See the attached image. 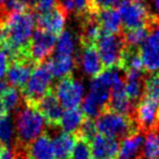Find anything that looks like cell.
I'll use <instances>...</instances> for the list:
<instances>
[{
    "mask_svg": "<svg viewBox=\"0 0 159 159\" xmlns=\"http://www.w3.org/2000/svg\"><path fill=\"white\" fill-rule=\"evenodd\" d=\"M118 11L121 16L122 26L125 31L156 26V21L148 12L143 0H123Z\"/></svg>",
    "mask_w": 159,
    "mask_h": 159,
    "instance_id": "cell-4",
    "label": "cell"
},
{
    "mask_svg": "<svg viewBox=\"0 0 159 159\" xmlns=\"http://www.w3.org/2000/svg\"><path fill=\"white\" fill-rule=\"evenodd\" d=\"M97 134L98 133H97V129H96V125H95V121H93V119L85 118L82 125L80 126L79 131H77L74 135L77 137H82V139H85L91 142Z\"/></svg>",
    "mask_w": 159,
    "mask_h": 159,
    "instance_id": "cell-30",
    "label": "cell"
},
{
    "mask_svg": "<svg viewBox=\"0 0 159 159\" xmlns=\"http://www.w3.org/2000/svg\"><path fill=\"white\" fill-rule=\"evenodd\" d=\"M144 70L149 73L159 72V29H154L139 48Z\"/></svg>",
    "mask_w": 159,
    "mask_h": 159,
    "instance_id": "cell-8",
    "label": "cell"
},
{
    "mask_svg": "<svg viewBox=\"0 0 159 159\" xmlns=\"http://www.w3.org/2000/svg\"><path fill=\"white\" fill-rule=\"evenodd\" d=\"M125 74V89L130 100L137 106L144 96V76L139 71H126Z\"/></svg>",
    "mask_w": 159,
    "mask_h": 159,
    "instance_id": "cell-15",
    "label": "cell"
},
{
    "mask_svg": "<svg viewBox=\"0 0 159 159\" xmlns=\"http://www.w3.org/2000/svg\"><path fill=\"white\" fill-rule=\"evenodd\" d=\"M10 63H11V60H10L8 53L0 49V79L1 80L7 74V71L10 66Z\"/></svg>",
    "mask_w": 159,
    "mask_h": 159,
    "instance_id": "cell-32",
    "label": "cell"
},
{
    "mask_svg": "<svg viewBox=\"0 0 159 159\" xmlns=\"http://www.w3.org/2000/svg\"><path fill=\"white\" fill-rule=\"evenodd\" d=\"M56 7V0H37L35 9L39 11V13L47 12Z\"/></svg>",
    "mask_w": 159,
    "mask_h": 159,
    "instance_id": "cell-33",
    "label": "cell"
},
{
    "mask_svg": "<svg viewBox=\"0 0 159 159\" xmlns=\"http://www.w3.org/2000/svg\"><path fill=\"white\" fill-rule=\"evenodd\" d=\"M144 135L141 132L125 137L120 143V149L116 159H141L144 144Z\"/></svg>",
    "mask_w": 159,
    "mask_h": 159,
    "instance_id": "cell-16",
    "label": "cell"
},
{
    "mask_svg": "<svg viewBox=\"0 0 159 159\" xmlns=\"http://www.w3.org/2000/svg\"><path fill=\"white\" fill-rule=\"evenodd\" d=\"M36 63L31 59L16 60L10 63L7 71V82L16 89H22L31 77Z\"/></svg>",
    "mask_w": 159,
    "mask_h": 159,
    "instance_id": "cell-12",
    "label": "cell"
},
{
    "mask_svg": "<svg viewBox=\"0 0 159 159\" xmlns=\"http://www.w3.org/2000/svg\"><path fill=\"white\" fill-rule=\"evenodd\" d=\"M36 25L39 30L49 32L53 35H60L66 25V12L56 6L51 10L36 16Z\"/></svg>",
    "mask_w": 159,
    "mask_h": 159,
    "instance_id": "cell-11",
    "label": "cell"
},
{
    "mask_svg": "<svg viewBox=\"0 0 159 159\" xmlns=\"http://www.w3.org/2000/svg\"><path fill=\"white\" fill-rule=\"evenodd\" d=\"M5 115H7V111H6L5 107H3L2 102H1V98H0V118L3 117Z\"/></svg>",
    "mask_w": 159,
    "mask_h": 159,
    "instance_id": "cell-35",
    "label": "cell"
},
{
    "mask_svg": "<svg viewBox=\"0 0 159 159\" xmlns=\"http://www.w3.org/2000/svg\"><path fill=\"white\" fill-rule=\"evenodd\" d=\"M102 64L106 69L119 68L126 45L123 35L102 32L95 44Z\"/></svg>",
    "mask_w": 159,
    "mask_h": 159,
    "instance_id": "cell-5",
    "label": "cell"
},
{
    "mask_svg": "<svg viewBox=\"0 0 159 159\" xmlns=\"http://www.w3.org/2000/svg\"><path fill=\"white\" fill-rule=\"evenodd\" d=\"M36 108L40 111L46 120L47 124L51 128H58L60 125L62 115H63V109L60 104L59 99L56 96L52 89L35 105Z\"/></svg>",
    "mask_w": 159,
    "mask_h": 159,
    "instance_id": "cell-10",
    "label": "cell"
},
{
    "mask_svg": "<svg viewBox=\"0 0 159 159\" xmlns=\"http://www.w3.org/2000/svg\"><path fill=\"white\" fill-rule=\"evenodd\" d=\"M0 98H1V102L7 113L14 110L16 111L22 106V94H21V91H19V89H16V87H8V89L1 95Z\"/></svg>",
    "mask_w": 159,
    "mask_h": 159,
    "instance_id": "cell-25",
    "label": "cell"
},
{
    "mask_svg": "<svg viewBox=\"0 0 159 159\" xmlns=\"http://www.w3.org/2000/svg\"><path fill=\"white\" fill-rule=\"evenodd\" d=\"M46 124L44 116L36 106L25 102L24 106L22 105L16 110L14 118L16 144L23 147H29L30 144L44 134Z\"/></svg>",
    "mask_w": 159,
    "mask_h": 159,
    "instance_id": "cell-1",
    "label": "cell"
},
{
    "mask_svg": "<svg viewBox=\"0 0 159 159\" xmlns=\"http://www.w3.org/2000/svg\"><path fill=\"white\" fill-rule=\"evenodd\" d=\"M52 77V72L47 60L37 64L26 84L20 89L24 102L34 106L37 105V102L51 89L50 84Z\"/></svg>",
    "mask_w": 159,
    "mask_h": 159,
    "instance_id": "cell-3",
    "label": "cell"
},
{
    "mask_svg": "<svg viewBox=\"0 0 159 159\" xmlns=\"http://www.w3.org/2000/svg\"><path fill=\"white\" fill-rule=\"evenodd\" d=\"M123 0H89V12L96 14L102 10L115 9L119 7Z\"/></svg>",
    "mask_w": 159,
    "mask_h": 159,
    "instance_id": "cell-31",
    "label": "cell"
},
{
    "mask_svg": "<svg viewBox=\"0 0 159 159\" xmlns=\"http://www.w3.org/2000/svg\"><path fill=\"white\" fill-rule=\"evenodd\" d=\"M57 43V36L37 29L32 36L29 46L30 57L36 64L43 63L52 52Z\"/></svg>",
    "mask_w": 159,
    "mask_h": 159,
    "instance_id": "cell-7",
    "label": "cell"
},
{
    "mask_svg": "<svg viewBox=\"0 0 159 159\" xmlns=\"http://www.w3.org/2000/svg\"><path fill=\"white\" fill-rule=\"evenodd\" d=\"M59 7L66 13L73 12L81 18L89 12V0H59Z\"/></svg>",
    "mask_w": 159,
    "mask_h": 159,
    "instance_id": "cell-26",
    "label": "cell"
},
{
    "mask_svg": "<svg viewBox=\"0 0 159 159\" xmlns=\"http://www.w3.org/2000/svg\"><path fill=\"white\" fill-rule=\"evenodd\" d=\"M144 97L159 102V72L152 73L145 79Z\"/></svg>",
    "mask_w": 159,
    "mask_h": 159,
    "instance_id": "cell-29",
    "label": "cell"
},
{
    "mask_svg": "<svg viewBox=\"0 0 159 159\" xmlns=\"http://www.w3.org/2000/svg\"><path fill=\"white\" fill-rule=\"evenodd\" d=\"M75 137V144L69 159H94L89 141L82 137Z\"/></svg>",
    "mask_w": 159,
    "mask_h": 159,
    "instance_id": "cell-28",
    "label": "cell"
},
{
    "mask_svg": "<svg viewBox=\"0 0 159 159\" xmlns=\"http://www.w3.org/2000/svg\"><path fill=\"white\" fill-rule=\"evenodd\" d=\"M52 72L53 77L61 80L72 74V71L75 66L74 58L73 57H57L53 56L50 60H47Z\"/></svg>",
    "mask_w": 159,
    "mask_h": 159,
    "instance_id": "cell-20",
    "label": "cell"
},
{
    "mask_svg": "<svg viewBox=\"0 0 159 159\" xmlns=\"http://www.w3.org/2000/svg\"><path fill=\"white\" fill-rule=\"evenodd\" d=\"M8 1H9V0H0V8L5 7V6H6V3H7Z\"/></svg>",
    "mask_w": 159,
    "mask_h": 159,
    "instance_id": "cell-37",
    "label": "cell"
},
{
    "mask_svg": "<svg viewBox=\"0 0 159 159\" xmlns=\"http://www.w3.org/2000/svg\"><path fill=\"white\" fill-rule=\"evenodd\" d=\"M152 2H154L155 10H156L157 14L159 16V0H152Z\"/></svg>",
    "mask_w": 159,
    "mask_h": 159,
    "instance_id": "cell-36",
    "label": "cell"
},
{
    "mask_svg": "<svg viewBox=\"0 0 159 159\" xmlns=\"http://www.w3.org/2000/svg\"><path fill=\"white\" fill-rule=\"evenodd\" d=\"M74 134L70 133L60 132L59 134L55 135L52 139L53 152H55L56 159H69L72 152L73 146L75 144Z\"/></svg>",
    "mask_w": 159,
    "mask_h": 159,
    "instance_id": "cell-19",
    "label": "cell"
},
{
    "mask_svg": "<svg viewBox=\"0 0 159 159\" xmlns=\"http://www.w3.org/2000/svg\"><path fill=\"white\" fill-rule=\"evenodd\" d=\"M85 118L86 117L84 116L83 111L80 110L79 108L68 109L62 115L61 121H60V126L62 128L63 132L70 133V134H75L79 131L80 126L82 125Z\"/></svg>",
    "mask_w": 159,
    "mask_h": 159,
    "instance_id": "cell-21",
    "label": "cell"
},
{
    "mask_svg": "<svg viewBox=\"0 0 159 159\" xmlns=\"http://www.w3.org/2000/svg\"><path fill=\"white\" fill-rule=\"evenodd\" d=\"M159 102L143 97L135 111V120L142 132H148L158 126Z\"/></svg>",
    "mask_w": 159,
    "mask_h": 159,
    "instance_id": "cell-9",
    "label": "cell"
},
{
    "mask_svg": "<svg viewBox=\"0 0 159 159\" xmlns=\"http://www.w3.org/2000/svg\"><path fill=\"white\" fill-rule=\"evenodd\" d=\"M150 34L149 27H139L136 30H131V31H125L123 33V38L125 42L126 47H133V48H137L141 46L148 35Z\"/></svg>",
    "mask_w": 159,
    "mask_h": 159,
    "instance_id": "cell-27",
    "label": "cell"
},
{
    "mask_svg": "<svg viewBox=\"0 0 159 159\" xmlns=\"http://www.w3.org/2000/svg\"><path fill=\"white\" fill-rule=\"evenodd\" d=\"M141 159H159V126L146 132Z\"/></svg>",
    "mask_w": 159,
    "mask_h": 159,
    "instance_id": "cell-23",
    "label": "cell"
},
{
    "mask_svg": "<svg viewBox=\"0 0 159 159\" xmlns=\"http://www.w3.org/2000/svg\"><path fill=\"white\" fill-rule=\"evenodd\" d=\"M89 143L94 159H116L119 154L120 142L113 137L98 133Z\"/></svg>",
    "mask_w": 159,
    "mask_h": 159,
    "instance_id": "cell-13",
    "label": "cell"
},
{
    "mask_svg": "<svg viewBox=\"0 0 159 159\" xmlns=\"http://www.w3.org/2000/svg\"><path fill=\"white\" fill-rule=\"evenodd\" d=\"M23 6H24L26 9H30V8H35L36 3H37V0H19Z\"/></svg>",
    "mask_w": 159,
    "mask_h": 159,
    "instance_id": "cell-34",
    "label": "cell"
},
{
    "mask_svg": "<svg viewBox=\"0 0 159 159\" xmlns=\"http://www.w3.org/2000/svg\"><path fill=\"white\" fill-rule=\"evenodd\" d=\"M30 159H56L52 141L46 133L38 136L27 147Z\"/></svg>",
    "mask_w": 159,
    "mask_h": 159,
    "instance_id": "cell-17",
    "label": "cell"
},
{
    "mask_svg": "<svg viewBox=\"0 0 159 159\" xmlns=\"http://www.w3.org/2000/svg\"><path fill=\"white\" fill-rule=\"evenodd\" d=\"M75 50V40L71 32L63 31L57 38L56 55L57 57H73Z\"/></svg>",
    "mask_w": 159,
    "mask_h": 159,
    "instance_id": "cell-24",
    "label": "cell"
},
{
    "mask_svg": "<svg viewBox=\"0 0 159 159\" xmlns=\"http://www.w3.org/2000/svg\"><path fill=\"white\" fill-rule=\"evenodd\" d=\"M95 125L99 134L113 137L118 141H122L135 133L142 132L134 118L121 115L109 109L102 111L96 118Z\"/></svg>",
    "mask_w": 159,
    "mask_h": 159,
    "instance_id": "cell-2",
    "label": "cell"
},
{
    "mask_svg": "<svg viewBox=\"0 0 159 159\" xmlns=\"http://www.w3.org/2000/svg\"><path fill=\"white\" fill-rule=\"evenodd\" d=\"M56 96L63 108L75 109L82 102L84 96V85L81 81L73 79L72 75L59 80L55 89Z\"/></svg>",
    "mask_w": 159,
    "mask_h": 159,
    "instance_id": "cell-6",
    "label": "cell"
},
{
    "mask_svg": "<svg viewBox=\"0 0 159 159\" xmlns=\"http://www.w3.org/2000/svg\"><path fill=\"white\" fill-rule=\"evenodd\" d=\"M0 145L5 147H14L16 145V125L9 113L0 118Z\"/></svg>",
    "mask_w": 159,
    "mask_h": 159,
    "instance_id": "cell-22",
    "label": "cell"
},
{
    "mask_svg": "<svg viewBox=\"0 0 159 159\" xmlns=\"http://www.w3.org/2000/svg\"><path fill=\"white\" fill-rule=\"evenodd\" d=\"M81 64L82 69L89 76L95 77L104 71V64L95 46L83 47L81 53Z\"/></svg>",
    "mask_w": 159,
    "mask_h": 159,
    "instance_id": "cell-14",
    "label": "cell"
},
{
    "mask_svg": "<svg viewBox=\"0 0 159 159\" xmlns=\"http://www.w3.org/2000/svg\"><path fill=\"white\" fill-rule=\"evenodd\" d=\"M96 19L102 27V32L109 34H119L122 27L121 16L118 10H102L96 13Z\"/></svg>",
    "mask_w": 159,
    "mask_h": 159,
    "instance_id": "cell-18",
    "label": "cell"
}]
</instances>
